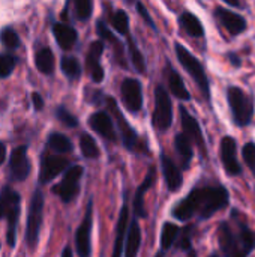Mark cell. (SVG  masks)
I'll use <instances>...</instances> for the list:
<instances>
[{
	"instance_id": "45",
	"label": "cell",
	"mask_w": 255,
	"mask_h": 257,
	"mask_svg": "<svg viewBox=\"0 0 255 257\" xmlns=\"http://www.w3.org/2000/svg\"><path fill=\"white\" fill-rule=\"evenodd\" d=\"M5 160H6V146L0 142V166L5 163Z\"/></svg>"
},
{
	"instance_id": "37",
	"label": "cell",
	"mask_w": 255,
	"mask_h": 257,
	"mask_svg": "<svg viewBox=\"0 0 255 257\" xmlns=\"http://www.w3.org/2000/svg\"><path fill=\"white\" fill-rule=\"evenodd\" d=\"M0 41H2V44H3L6 48H11V50L18 48L20 44H21L18 33H17L12 27H5V29H2V32H0Z\"/></svg>"
},
{
	"instance_id": "15",
	"label": "cell",
	"mask_w": 255,
	"mask_h": 257,
	"mask_svg": "<svg viewBox=\"0 0 255 257\" xmlns=\"http://www.w3.org/2000/svg\"><path fill=\"white\" fill-rule=\"evenodd\" d=\"M30 173V161L27 158V148L18 146L11 152L9 157V179L23 182Z\"/></svg>"
},
{
	"instance_id": "23",
	"label": "cell",
	"mask_w": 255,
	"mask_h": 257,
	"mask_svg": "<svg viewBox=\"0 0 255 257\" xmlns=\"http://www.w3.org/2000/svg\"><path fill=\"white\" fill-rule=\"evenodd\" d=\"M53 33H54L56 42L59 44V47L62 50L68 51L77 44L78 33L72 26H69L66 23H54L53 24Z\"/></svg>"
},
{
	"instance_id": "17",
	"label": "cell",
	"mask_w": 255,
	"mask_h": 257,
	"mask_svg": "<svg viewBox=\"0 0 255 257\" xmlns=\"http://www.w3.org/2000/svg\"><path fill=\"white\" fill-rule=\"evenodd\" d=\"M104 53V42L102 41H93L89 47V51L86 54V68L90 74V78L93 83L99 84L102 83L105 72L101 65V57Z\"/></svg>"
},
{
	"instance_id": "30",
	"label": "cell",
	"mask_w": 255,
	"mask_h": 257,
	"mask_svg": "<svg viewBox=\"0 0 255 257\" xmlns=\"http://www.w3.org/2000/svg\"><path fill=\"white\" fill-rule=\"evenodd\" d=\"M126 41H128V53H129V60L134 66V69L138 72V74H146V69H147V65H146V59L143 56V53L140 51V48L137 47L132 35L126 36Z\"/></svg>"
},
{
	"instance_id": "28",
	"label": "cell",
	"mask_w": 255,
	"mask_h": 257,
	"mask_svg": "<svg viewBox=\"0 0 255 257\" xmlns=\"http://www.w3.org/2000/svg\"><path fill=\"white\" fill-rule=\"evenodd\" d=\"M35 65L39 69V72L50 75L54 71V54L51 51V48L44 47L41 50L36 51L35 54Z\"/></svg>"
},
{
	"instance_id": "2",
	"label": "cell",
	"mask_w": 255,
	"mask_h": 257,
	"mask_svg": "<svg viewBox=\"0 0 255 257\" xmlns=\"http://www.w3.org/2000/svg\"><path fill=\"white\" fill-rule=\"evenodd\" d=\"M218 244L224 257H246L255 248V232L237 209L231 211V220L218 226Z\"/></svg>"
},
{
	"instance_id": "16",
	"label": "cell",
	"mask_w": 255,
	"mask_h": 257,
	"mask_svg": "<svg viewBox=\"0 0 255 257\" xmlns=\"http://www.w3.org/2000/svg\"><path fill=\"white\" fill-rule=\"evenodd\" d=\"M69 167V161L59 155L44 154L41 158V170H39V182L48 184L62 172H66Z\"/></svg>"
},
{
	"instance_id": "13",
	"label": "cell",
	"mask_w": 255,
	"mask_h": 257,
	"mask_svg": "<svg viewBox=\"0 0 255 257\" xmlns=\"http://www.w3.org/2000/svg\"><path fill=\"white\" fill-rule=\"evenodd\" d=\"M219 157L228 176H240L242 166L237 160V142L231 136H225L219 145Z\"/></svg>"
},
{
	"instance_id": "24",
	"label": "cell",
	"mask_w": 255,
	"mask_h": 257,
	"mask_svg": "<svg viewBox=\"0 0 255 257\" xmlns=\"http://www.w3.org/2000/svg\"><path fill=\"white\" fill-rule=\"evenodd\" d=\"M96 32H98V36H101L104 41H108V42L113 44L114 53H116V60L119 62V65L126 66L125 53H123V44H122V41L110 30V27L105 24L104 20H98V21H96Z\"/></svg>"
},
{
	"instance_id": "4",
	"label": "cell",
	"mask_w": 255,
	"mask_h": 257,
	"mask_svg": "<svg viewBox=\"0 0 255 257\" xmlns=\"http://www.w3.org/2000/svg\"><path fill=\"white\" fill-rule=\"evenodd\" d=\"M107 104H108V108L111 110V113L114 114L116 117V122H117V126H119V133H120V137H122V145L126 151L132 152V154H140V155H150V149H149V145H147V140H144L143 137H140L137 134V131L129 125V122L125 119V116L120 113L119 110V105L117 102L114 101V98L111 96H107L105 98Z\"/></svg>"
},
{
	"instance_id": "19",
	"label": "cell",
	"mask_w": 255,
	"mask_h": 257,
	"mask_svg": "<svg viewBox=\"0 0 255 257\" xmlns=\"http://www.w3.org/2000/svg\"><path fill=\"white\" fill-rule=\"evenodd\" d=\"M159 161H161V170H162V176H164V181H165V185H167L168 191L170 193H177L182 188V184H183V176H182L180 169L176 166L173 158H170L164 152H161Z\"/></svg>"
},
{
	"instance_id": "34",
	"label": "cell",
	"mask_w": 255,
	"mask_h": 257,
	"mask_svg": "<svg viewBox=\"0 0 255 257\" xmlns=\"http://www.w3.org/2000/svg\"><path fill=\"white\" fill-rule=\"evenodd\" d=\"M80 149H81L83 157L87 160H96L101 155V151L96 145V140L87 133L81 134V137H80Z\"/></svg>"
},
{
	"instance_id": "22",
	"label": "cell",
	"mask_w": 255,
	"mask_h": 257,
	"mask_svg": "<svg viewBox=\"0 0 255 257\" xmlns=\"http://www.w3.org/2000/svg\"><path fill=\"white\" fill-rule=\"evenodd\" d=\"M128 220H129V208L125 202L120 209L119 220L116 224V241H114L111 257H122V253H125V239H126L125 235H126V229H128Z\"/></svg>"
},
{
	"instance_id": "21",
	"label": "cell",
	"mask_w": 255,
	"mask_h": 257,
	"mask_svg": "<svg viewBox=\"0 0 255 257\" xmlns=\"http://www.w3.org/2000/svg\"><path fill=\"white\" fill-rule=\"evenodd\" d=\"M165 77H167L168 89H170L173 96H176L177 99H182V101H189L191 99V93L186 89V86L183 83V78L180 77V74L170 63L165 65Z\"/></svg>"
},
{
	"instance_id": "38",
	"label": "cell",
	"mask_w": 255,
	"mask_h": 257,
	"mask_svg": "<svg viewBox=\"0 0 255 257\" xmlns=\"http://www.w3.org/2000/svg\"><path fill=\"white\" fill-rule=\"evenodd\" d=\"M56 117L68 128H77L78 126V119L75 114H72L66 107L63 105H59L57 110H56Z\"/></svg>"
},
{
	"instance_id": "14",
	"label": "cell",
	"mask_w": 255,
	"mask_h": 257,
	"mask_svg": "<svg viewBox=\"0 0 255 257\" xmlns=\"http://www.w3.org/2000/svg\"><path fill=\"white\" fill-rule=\"evenodd\" d=\"M213 18L231 35L237 36L243 33L248 27L246 18L242 14H237L231 9H227L224 6H216L213 9Z\"/></svg>"
},
{
	"instance_id": "48",
	"label": "cell",
	"mask_w": 255,
	"mask_h": 257,
	"mask_svg": "<svg viewBox=\"0 0 255 257\" xmlns=\"http://www.w3.org/2000/svg\"><path fill=\"white\" fill-rule=\"evenodd\" d=\"M207 257H219V254H218V253H212L210 256H207Z\"/></svg>"
},
{
	"instance_id": "47",
	"label": "cell",
	"mask_w": 255,
	"mask_h": 257,
	"mask_svg": "<svg viewBox=\"0 0 255 257\" xmlns=\"http://www.w3.org/2000/svg\"><path fill=\"white\" fill-rule=\"evenodd\" d=\"M155 257H165V251H162V250H159L156 254H155Z\"/></svg>"
},
{
	"instance_id": "32",
	"label": "cell",
	"mask_w": 255,
	"mask_h": 257,
	"mask_svg": "<svg viewBox=\"0 0 255 257\" xmlns=\"http://www.w3.org/2000/svg\"><path fill=\"white\" fill-rule=\"evenodd\" d=\"M108 18H110V23H111L113 29L117 33H120L123 36L131 35V32H129V17L123 9H116V11L110 12Z\"/></svg>"
},
{
	"instance_id": "40",
	"label": "cell",
	"mask_w": 255,
	"mask_h": 257,
	"mask_svg": "<svg viewBox=\"0 0 255 257\" xmlns=\"http://www.w3.org/2000/svg\"><path fill=\"white\" fill-rule=\"evenodd\" d=\"M242 157L245 164L248 166V169L252 172V175L255 176V143L254 142H248L243 145L242 148Z\"/></svg>"
},
{
	"instance_id": "12",
	"label": "cell",
	"mask_w": 255,
	"mask_h": 257,
	"mask_svg": "<svg viewBox=\"0 0 255 257\" xmlns=\"http://www.w3.org/2000/svg\"><path fill=\"white\" fill-rule=\"evenodd\" d=\"M179 116H180V125H182L183 134H186L189 137V140L192 142V145H195L198 148V151L201 152L203 157H207L204 136H203L201 126H200L198 120L195 119V116H192L188 111V108L183 107V105L179 107Z\"/></svg>"
},
{
	"instance_id": "31",
	"label": "cell",
	"mask_w": 255,
	"mask_h": 257,
	"mask_svg": "<svg viewBox=\"0 0 255 257\" xmlns=\"http://www.w3.org/2000/svg\"><path fill=\"white\" fill-rule=\"evenodd\" d=\"M47 145L51 151H54L56 154H60V155L69 154L74 149L72 142L65 134H60V133H51L47 139Z\"/></svg>"
},
{
	"instance_id": "43",
	"label": "cell",
	"mask_w": 255,
	"mask_h": 257,
	"mask_svg": "<svg viewBox=\"0 0 255 257\" xmlns=\"http://www.w3.org/2000/svg\"><path fill=\"white\" fill-rule=\"evenodd\" d=\"M227 59H228V62H230L234 68H240V66H242V60H240V57H239L236 53H228V54H227Z\"/></svg>"
},
{
	"instance_id": "42",
	"label": "cell",
	"mask_w": 255,
	"mask_h": 257,
	"mask_svg": "<svg viewBox=\"0 0 255 257\" xmlns=\"http://www.w3.org/2000/svg\"><path fill=\"white\" fill-rule=\"evenodd\" d=\"M32 102H33V107H35L36 111H41L44 108V98L38 92L32 93Z\"/></svg>"
},
{
	"instance_id": "7",
	"label": "cell",
	"mask_w": 255,
	"mask_h": 257,
	"mask_svg": "<svg viewBox=\"0 0 255 257\" xmlns=\"http://www.w3.org/2000/svg\"><path fill=\"white\" fill-rule=\"evenodd\" d=\"M152 125L156 131L165 133L173 125V102L168 90L162 84L155 87V105L152 113Z\"/></svg>"
},
{
	"instance_id": "44",
	"label": "cell",
	"mask_w": 255,
	"mask_h": 257,
	"mask_svg": "<svg viewBox=\"0 0 255 257\" xmlns=\"http://www.w3.org/2000/svg\"><path fill=\"white\" fill-rule=\"evenodd\" d=\"M225 3L228 6H233V8H245L246 6L243 2H237V0H225Z\"/></svg>"
},
{
	"instance_id": "3",
	"label": "cell",
	"mask_w": 255,
	"mask_h": 257,
	"mask_svg": "<svg viewBox=\"0 0 255 257\" xmlns=\"http://www.w3.org/2000/svg\"><path fill=\"white\" fill-rule=\"evenodd\" d=\"M227 104L236 126L245 128L251 125L255 114V99L239 86L227 87Z\"/></svg>"
},
{
	"instance_id": "1",
	"label": "cell",
	"mask_w": 255,
	"mask_h": 257,
	"mask_svg": "<svg viewBox=\"0 0 255 257\" xmlns=\"http://www.w3.org/2000/svg\"><path fill=\"white\" fill-rule=\"evenodd\" d=\"M230 205V193L222 185H203L192 188L186 197L179 200L173 209L171 217L179 221H188L194 217L209 220L216 212L224 211Z\"/></svg>"
},
{
	"instance_id": "33",
	"label": "cell",
	"mask_w": 255,
	"mask_h": 257,
	"mask_svg": "<svg viewBox=\"0 0 255 257\" xmlns=\"http://www.w3.org/2000/svg\"><path fill=\"white\" fill-rule=\"evenodd\" d=\"M60 68L69 80H77L81 77V65L75 56H63L60 60Z\"/></svg>"
},
{
	"instance_id": "39",
	"label": "cell",
	"mask_w": 255,
	"mask_h": 257,
	"mask_svg": "<svg viewBox=\"0 0 255 257\" xmlns=\"http://www.w3.org/2000/svg\"><path fill=\"white\" fill-rule=\"evenodd\" d=\"M15 68V57L6 53H0V78H6Z\"/></svg>"
},
{
	"instance_id": "10",
	"label": "cell",
	"mask_w": 255,
	"mask_h": 257,
	"mask_svg": "<svg viewBox=\"0 0 255 257\" xmlns=\"http://www.w3.org/2000/svg\"><path fill=\"white\" fill-rule=\"evenodd\" d=\"M120 95L128 111L137 114L143 108V84L140 80L128 77L120 83Z\"/></svg>"
},
{
	"instance_id": "46",
	"label": "cell",
	"mask_w": 255,
	"mask_h": 257,
	"mask_svg": "<svg viewBox=\"0 0 255 257\" xmlns=\"http://www.w3.org/2000/svg\"><path fill=\"white\" fill-rule=\"evenodd\" d=\"M62 257H74V253H72L71 247H65V250L62 253Z\"/></svg>"
},
{
	"instance_id": "25",
	"label": "cell",
	"mask_w": 255,
	"mask_h": 257,
	"mask_svg": "<svg viewBox=\"0 0 255 257\" xmlns=\"http://www.w3.org/2000/svg\"><path fill=\"white\" fill-rule=\"evenodd\" d=\"M140 245H141V229L138 220L134 217L128 227V233L125 239V257H137Z\"/></svg>"
},
{
	"instance_id": "27",
	"label": "cell",
	"mask_w": 255,
	"mask_h": 257,
	"mask_svg": "<svg viewBox=\"0 0 255 257\" xmlns=\"http://www.w3.org/2000/svg\"><path fill=\"white\" fill-rule=\"evenodd\" d=\"M179 24H180V29H183L185 33H188L189 36H194V38L204 36V27H203L200 18L195 14H192L191 11H183L179 15Z\"/></svg>"
},
{
	"instance_id": "5",
	"label": "cell",
	"mask_w": 255,
	"mask_h": 257,
	"mask_svg": "<svg viewBox=\"0 0 255 257\" xmlns=\"http://www.w3.org/2000/svg\"><path fill=\"white\" fill-rule=\"evenodd\" d=\"M174 51L177 56L179 63L182 65V68L191 75V78L195 81V84L198 86L200 92L203 93V96L210 101V83H209V77L206 74L204 65L201 63V60L194 56L185 45H182L180 42L174 44Z\"/></svg>"
},
{
	"instance_id": "35",
	"label": "cell",
	"mask_w": 255,
	"mask_h": 257,
	"mask_svg": "<svg viewBox=\"0 0 255 257\" xmlns=\"http://www.w3.org/2000/svg\"><path fill=\"white\" fill-rule=\"evenodd\" d=\"M192 235H194V226H186V227H183L182 232H180V238H179V241L176 242V247H177V250L188 251V253L191 254V257H195L192 256V253L195 254V251L192 250Z\"/></svg>"
},
{
	"instance_id": "6",
	"label": "cell",
	"mask_w": 255,
	"mask_h": 257,
	"mask_svg": "<svg viewBox=\"0 0 255 257\" xmlns=\"http://www.w3.org/2000/svg\"><path fill=\"white\" fill-rule=\"evenodd\" d=\"M20 203L21 196L9 185L3 187L0 191V220H8V232H6V241L9 247H15L17 241V224L20 217Z\"/></svg>"
},
{
	"instance_id": "26",
	"label": "cell",
	"mask_w": 255,
	"mask_h": 257,
	"mask_svg": "<svg viewBox=\"0 0 255 257\" xmlns=\"http://www.w3.org/2000/svg\"><path fill=\"white\" fill-rule=\"evenodd\" d=\"M174 148L176 152L180 158L182 163V169L188 170L191 166V161L194 158V149H192V142L189 140V137L183 133H179L174 139Z\"/></svg>"
},
{
	"instance_id": "8",
	"label": "cell",
	"mask_w": 255,
	"mask_h": 257,
	"mask_svg": "<svg viewBox=\"0 0 255 257\" xmlns=\"http://www.w3.org/2000/svg\"><path fill=\"white\" fill-rule=\"evenodd\" d=\"M42 217H44V194L39 188H36L30 200L29 214H27V226H26V241H27L29 248L32 250L38 245V241H39Z\"/></svg>"
},
{
	"instance_id": "29",
	"label": "cell",
	"mask_w": 255,
	"mask_h": 257,
	"mask_svg": "<svg viewBox=\"0 0 255 257\" xmlns=\"http://www.w3.org/2000/svg\"><path fill=\"white\" fill-rule=\"evenodd\" d=\"M180 235V227L171 221H165L161 229V250L167 251L170 250L176 242Z\"/></svg>"
},
{
	"instance_id": "18",
	"label": "cell",
	"mask_w": 255,
	"mask_h": 257,
	"mask_svg": "<svg viewBox=\"0 0 255 257\" xmlns=\"http://www.w3.org/2000/svg\"><path fill=\"white\" fill-rule=\"evenodd\" d=\"M89 126L108 142H117V131L113 123V117L107 111H95L89 117Z\"/></svg>"
},
{
	"instance_id": "41",
	"label": "cell",
	"mask_w": 255,
	"mask_h": 257,
	"mask_svg": "<svg viewBox=\"0 0 255 257\" xmlns=\"http://www.w3.org/2000/svg\"><path fill=\"white\" fill-rule=\"evenodd\" d=\"M135 8H137V12L140 14V17L146 21V24H147L152 30H155V32H156L158 29H156V26H155V23H153V18L150 17V14H149L147 8H146L141 2H137V3H135Z\"/></svg>"
},
{
	"instance_id": "36",
	"label": "cell",
	"mask_w": 255,
	"mask_h": 257,
	"mask_svg": "<svg viewBox=\"0 0 255 257\" xmlns=\"http://www.w3.org/2000/svg\"><path fill=\"white\" fill-rule=\"evenodd\" d=\"M74 9H75V17L80 21H87L92 17V12H93V2H90V0H75L74 2Z\"/></svg>"
},
{
	"instance_id": "9",
	"label": "cell",
	"mask_w": 255,
	"mask_h": 257,
	"mask_svg": "<svg viewBox=\"0 0 255 257\" xmlns=\"http://www.w3.org/2000/svg\"><path fill=\"white\" fill-rule=\"evenodd\" d=\"M84 175V169L81 166H71L63 179L53 187V193L60 197L63 203H71L80 193V181Z\"/></svg>"
},
{
	"instance_id": "20",
	"label": "cell",
	"mask_w": 255,
	"mask_h": 257,
	"mask_svg": "<svg viewBox=\"0 0 255 257\" xmlns=\"http://www.w3.org/2000/svg\"><path fill=\"white\" fill-rule=\"evenodd\" d=\"M155 181H156V169L152 166L149 169L144 181L141 182V185L135 190V194H134V199H132L134 217L135 218H146L147 217V211H146V205H144V196L155 185Z\"/></svg>"
},
{
	"instance_id": "11",
	"label": "cell",
	"mask_w": 255,
	"mask_h": 257,
	"mask_svg": "<svg viewBox=\"0 0 255 257\" xmlns=\"http://www.w3.org/2000/svg\"><path fill=\"white\" fill-rule=\"evenodd\" d=\"M93 200H89L84 218L81 221V224L78 226L77 232H75V250L80 257H89L92 251V242H90V236H92V226H93Z\"/></svg>"
}]
</instances>
